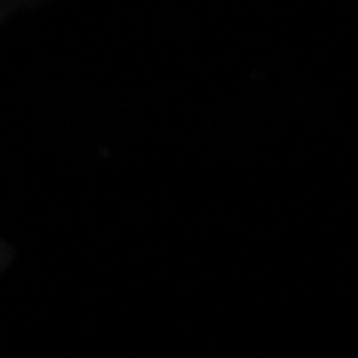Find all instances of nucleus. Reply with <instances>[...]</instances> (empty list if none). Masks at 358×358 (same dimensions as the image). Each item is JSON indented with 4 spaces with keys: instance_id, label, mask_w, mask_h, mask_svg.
<instances>
[]
</instances>
